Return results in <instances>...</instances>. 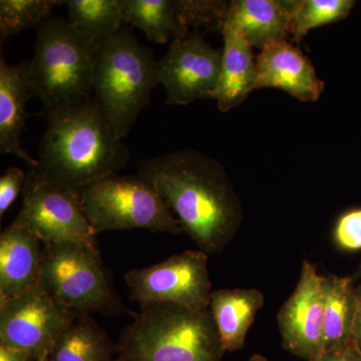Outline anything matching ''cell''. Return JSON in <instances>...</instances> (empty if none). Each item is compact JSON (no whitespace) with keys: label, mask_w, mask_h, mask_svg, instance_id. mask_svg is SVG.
I'll use <instances>...</instances> for the list:
<instances>
[{"label":"cell","mask_w":361,"mask_h":361,"mask_svg":"<svg viewBox=\"0 0 361 361\" xmlns=\"http://www.w3.org/2000/svg\"><path fill=\"white\" fill-rule=\"evenodd\" d=\"M208 254L187 250L149 267L125 274L130 298L142 304L173 303L195 310H208L212 283Z\"/></svg>","instance_id":"cell-9"},{"label":"cell","mask_w":361,"mask_h":361,"mask_svg":"<svg viewBox=\"0 0 361 361\" xmlns=\"http://www.w3.org/2000/svg\"><path fill=\"white\" fill-rule=\"evenodd\" d=\"M16 219L37 235L44 246L96 241L97 235L85 216L80 193L58 189L30 176Z\"/></svg>","instance_id":"cell-11"},{"label":"cell","mask_w":361,"mask_h":361,"mask_svg":"<svg viewBox=\"0 0 361 361\" xmlns=\"http://www.w3.org/2000/svg\"><path fill=\"white\" fill-rule=\"evenodd\" d=\"M322 353L353 341L356 316L360 302L353 278L326 275L323 284Z\"/></svg>","instance_id":"cell-19"},{"label":"cell","mask_w":361,"mask_h":361,"mask_svg":"<svg viewBox=\"0 0 361 361\" xmlns=\"http://www.w3.org/2000/svg\"><path fill=\"white\" fill-rule=\"evenodd\" d=\"M264 305V295L258 289H219L211 294L209 310L213 316L225 351H238Z\"/></svg>","instance_id":"cell-18"},{"label":"cell","mask_w":361,"mask_h":361,"mask_svg":"<svg viewBox=\"0 0 361 361\" xmlns=\"http://www.w3.org/2000/svg\"><path fill=\"white\" fill-rule=\"evenodd\" d=\"M175 30L173 39L184 37L190 27L205 26L222 30L229 2L175 1Z\"/></svg>","instance_id":"cell-25"},{"label":"cell","mask_w":361,"mask_h":361,"mask_svg":"<svg viewBox=\"0 0 361 361\" xmlns=\"http://www.w3.org/2000/svg\"><path fill=\"white\" fill-rule=\"evenodd\" d=\"M353 341L361 353V304L356 316L355 329H353Z\"/></svg>","instance_id":"cell-30"},{"label":"cell","mask_w":361,"mask_h":361,"mask_svg":"<svg viewBox=\"0 0 361 361\" xmlns=\"http://www.w3.org/2000/svg\"><path fill=\"white\" fill-rule=\"evenodd\" d=\"M39 283L78 316L94 312L116 315L126 311L96 241L44 246Z\"/></svg>","instance_id":"cell-6"},{"label":"cell","mask_w":361,"mask_h":361,"mask_svg":"<svg viewBox=\"0 0 361 361\" xmlns=\"http://www.w3.org/2000/svg\"><path fill=\"white\" fill-rule=\"evenodd\" d=\"M27 179V175L20 168L11 167L0 177V217L4 215L20 193Z\"/></svg>","instance_id":"cell-27"},{"label":"cell","mask_w":361,"mask_h":361,"mask_svg":"<svg viewBox=\"0 0 361 361\" xmlns=\"http://www.w3.org/2000/svg\"><path fill=\"white\" fill-rule=\"evenodd\" d=\"M47 129L37 167L27 176L58 189L80 193L92 183L126 167L130 152L94 97L63 111H42Z\"/></svg>","instance_id":"cell-2"},{"label":"cell","mask_w":361,"mask_h":361,"mask_svg":"<svg viewBox=\"0 0 361 361\" xmlns=\"http://www.w3.org/2000/svg\"><path fill=\"white\" fill-rule=\"evenodd\" d=\"M356 294H357L358 300H360L361 304V284L360 286L356 287Z\"/></svg>","instance_id":"cell-32"},{"label":"cell","mask_w":361,"mask_h":361,"mask_svg":"<svg viewBox=\"0 0 361 361\" xmlns=\"http://www.w3.org/2000/svg\"><path fill=\"white\" fill-rule=\"evenodd\" d=\"M16 219L0 235V300L20 295L39 283L44 247Z\"/></svg>","instance_id":"cell-15"},{"label":"cell","mask_w":361,"mask_h":361,"mask_svg":"<svg viewBox=\"0 0 361 361\" xmlns=\"http://www.w3.org/2000/svg\"><path fill=\"white\" fill-rule=\"evenodd\" d=\"M249 361H267L265 360V357L261 355H254L252 356L251 360Z\"/></svg>","instance_id":"cell-31"},{"label":"cell","mask_w":361,"mask_h":361,"mask_svg":"<svg viewBox=\"0 0 361 361\" xmlns=\"http://www.w3.org/2000/svg\"><path fill=\"white\" fill-rule=\"evenodd\" d=\"M159 85L158 61L153 52L129 30L122 27L97 42L94 97L121 139L130 134L139 114L149 103L152 90Z\"/></svg>","instance_id":"cell-4"},{"label":"cell","mask_w":361,"mask_h":361,"mask_svg":"<svg viewBox=\"0 0 361 361\" xmlns=\"http://www.w3.org/2000/svg\"><path fill=\"white\" fill-rule=\"evenodd\" d=\"M116 353L126 361H221L225 349L210 310L148 303L123 330Z\"/></svg>","instance_id":"cell-3"},{"label":"cell","mask_w":361,"mask_h":361,"mask_svg":"<svg viewBox=\"0 0 361 361\" xmlns=\"http://www.w3.org/2000/svg\"><path fill=\"white\" fill-rule=\"evenodd\" d=\"M324 275L304 260L298 283L277 315L282 344L292 355L313 361L322 353Z\"/></svg>","instance_id":"cell-12"},{"label":"cell","mask_w":361,"mask_h":361,"mask_svg":"<svg viewBox=\"0 0 361 361\" xmlns=\"http://www.w3.org/2000/svg\"><path fill=\"white\" fill-rule=\"evenodd\" d=\"M199 250L216 254L236 236L243 221L241 202L225 169L215 159L182 149L140 164Z\"/></svg>","instance_id":"cell-1"},{"label":"cell","mask_w":361,"mask_h":361,"mask_svg":"<svg viewBox=\"0 0 361 361\" xmlns=\"http://www.w3.org/2000/svg\"><path fill=\"white\" fill-rule=\"evenodd\" d=\"M37 97L30 61L11 66L1 58L0 61V153L18 157L37 167V159L32 158L23 149L20 135L26 129V103Z\"/></svg>","instance_id":"cell-14"},{"label":"cell","mask_w":361,"mask_h":361,"mask_svg":"<svg viewBox=\"0 0 361 361\" xmlns=\"http://www.w3.org/2000/svg\"><path fill=\"white\" fill-rule=\"evenodd\" d=\"M114 361H126V360H122V358L118 357V358H116V360Z\"/></svg>","instance_id":"cell-33"},{"label":"cell","mask_w":361,"mask_h":361,"mask_svg":"<svg viewBox=\"0 0 361 361\" xmlns=\"http://www.w3.org/2000/svg\"><path fill=\"white\" fill-rule=\"evenodd\" d=\"M313 361H361V353L353 341L339 348L325 351Z\"/></svg>","instance_id":"cell-28"},{"label":"cell","mask_w":361,"mask_h":361,"mask_svg":"<svg viewBox=\"0 0 361 361\" xmlns=\"http://www.w3.org/2000/svg\"><path fill=\"white\" fill-rule=\"evenodd\" d=\"M0 361H28V357L18 349L0 345Z\"/></svg>","instance_id":"cell-29"},{"label":"cell","mask_w":361,"mask_h":361,"mask_svg":"<svg viewBox=\"0 0 361 361\" xmlns=\"http://www.w3.org/2000/svg\"><path fill=\"white\" fill-rule=\"evenodd\" d=\"M82 209L94 234L141 229L178 235L183 232L167 202L142 174H111L80 192Z\"/></svg>","instance_id":"cell-7"},{"label":"cell","mask_w":361,"mask_h":361,"mask_svg":"<svg viewBox=\"0 0 361 361\" xmlns=\"http://www.w3.org/2000/svg\"><path fill=\"white\" fill-rule=\"evenodd\" d=\"M222 63L214 99L221 111H229L243 103L256 90V63L253 47L229 25H223Z\"/></svg>","instance_id":"cell-17"},{"label":"cell","mask_w":361,"mask_h":361,"mask_svg":"<svg viewBox=\"0 0 361 361\" xmlns=\"http://www.w3.org/2000/svg\"><path fill=\"white\" fill-rule=\"evenodd\" d=\"M255 89L274 87L301 102H316L324 90L314 66L287 40L265 47L255 58Z\"/></svg>","instance_id":"cell-13"},{"label":"cell","mask_w":361,"mask_h":361,"mask_svg":"<svg viewBox=\"0 0 361 361\" xmlns=\"http://www.w3.org/2000/svg\"><path fill=\"white\" fill-rule=\"evenodd\" d=\"M221 63L222 51L214 49L198 32L173 39L158 61L159 84L165 90V103L183 106L214 99Z\"/></svg>","instance_id":"cell-10"},{"label":"cell","mask_w":361,"mask_h":361,"mask_svg":"<svg viewBox=\"0 0 361 361\" xmlns=\"http://www.w3.org/2000/svg\"><path fill=\"white\" fill-rule=\"evenodd\" d=\"M291 16L292 1L234 0L229 2L224 25L240 33L252 47L262 51L286 40L290 35Z\"/></svg>","instance_id":"cell-16"},{"label":"cell","mask_w":361,"mask_h":361,"mask_svg":"<svg viewBox=\"0 0 361 361\" xmlns=\"http://www.w3.org/2000/svg\"><path fill=\"white\" fill-rule=\"evenodd\" d=\"M116 344L90 315L75 318L59 336L49 360L51 361H114Z\"/></svg>","instance_id":"cell-20"},{"label":"cell","mask_w":361,"mask_h":361,"mask_svg":"<svg viewBox=\"0 0 361 361\" xmlns=\"http://www.w3.org/2000/svg\"><path fill=\"white\" fill-rule=\"evenodd\" d=\"M97 44L63 18L49 16L37 27L30 68L44 111L66 110L92 97Z\"/></svg>","instance_id":"cell-5"},{"label":"cell","mask_w":361,"mask_h":361,"mask_svg":"<svg viewBox=\"0 0 361 361\" xmlns=\"http://www.w3.org/2000/svg\"><path fill=\"white\" fill-rule=\"evenodd\" d=\"M123 23L142 30L148 39L166 44L175 30V1L172 0H118Z\"/></svg>","instance_id":"cell-21"},{"label":"cell","mask_w":361,"mask_h":361,"mask_svg":"<svg viewBox=\"0 0 361 361\" xmlns=\"http://www.w3.org/2000/svg\"><path fill=\"white\" fill-rule=\"evenodd\" d=\"M334 240L343 250H360L361 209L349 211L339 218L334 228Z\"/></svg>","instance_id":"cell-26"},{"label":"cell","mask_w":361,"mask_h":361,"mask_svg":"<svg viewBox=\"0 0 361 361\" xmlns=\"http://www.w3.org/2000/svg\"><path fill=\"white\" fill-rule=\"evenodd\" d=\"M40 361H51L49 360V357L44 358V360H40Z\"/></svg>","instance_id":"cell-34"},{"label":"cell","mask_w":361,"mask_h":361,"mask_svg":"<svg viewBox=\"0 0 361 361\" xmlns=\"http://www.w3.org/2000/svg\"><path fill=\"white\" fill-rule=\"evenodd\" d=\"M353 0H298L292 1L290 35L301 42L311 30L343 20L355 6Z\"/></svg>","instance_id":"cell-23"},{"label":"cell","mask_w":361,"mask_h":361,"mask_svg":"<svg viewBox=\"0 0 361 361\" xmlns=\"http://www.w3.org/2000/svg\"><path fill=\"white\" fill-rule=\"evenodd\" d=\"M70 23L94 42L111 37L123 27L118 0H68Z\"/></svg>","instance_id":"cell-22"},{"label":"cell","mask_w":361,"mask_h":361,"mask_svg":"<svg viewBox=\"0 0 361 361\" xmlns=\"http://www.w3.org/2000/svg\"><path fill=\"white\" fill-rule=\"evenodd\" d=\"M77 317L39 282L20 295L0 300V345L23 351L28 361L44 360Z\"/></svg>","instance_id":"cell-8"},{"label":"cell","mask_w":361,"mask_h":361,"mask_svg":"<svg viewBox=\"0 0 361 361\" xmlns=\"http://www.w3.org/2000/svg\"><path fill=\"white\" fill-rule=\"evenodd\" d=\"M66 1L59 0H1L0 1V39L1 44L8 37L27 30L39 27L51 16V11Z\"/></svg>","instance_id":"cell-24"}]
</instances>
